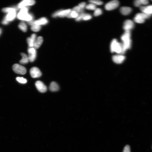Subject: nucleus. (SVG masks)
<instances>
[{"instance_id":"obj_1","label":"nucleus","mask_w":152,"mask_h":152,"mask_svg":"<svg viewBox=\"0 0 152 152\" xmlns=\"http://www.w3.org/2000/svg\"><path fill=\"white\" fill-rule=\"evenodd\" d=\"M121 39L123 42V43H122L123 48L122 54H123L127 50L130 49L131 47L132 42L131 31H125L122 35Z\"/></svg>"},{"instance_id":"obj_2","label":"nucleus","mask_w":152,"mask_h":152,"mask_svg":"<svg viewBox=\"0 0 152 152\" xmlns=\"http://www.w3.org/2000/svg\"><path fill=\"white\" fill-rule=\"evenodd\" d=\"M29 7H24L21 8L17 15L19 20L26 21L28 22L33 20L34 17L31 14L28 13Z\"/></svg>"},{"instance_id":"obj_3","label":"nucleus","mask_w":152,"mask_h":152,"mask_svg":"<svg viewBox=\"0 0 152 152\" xmlns=\"http://www.w3.org/2000/svg\"><path fill=\"white\" fill-rule=\"evenodd\" d=\"M110 48L111 53L115 52L118 54H121L122 53L123 48L122 43L118 42L116 39H113L111 42Z\"/></svg>"},{"instance_id":"obj_4","label":"nucleus","mask_w":152,"mask_h":152,"mask_svg":"<svg viewBox=\"0 0 152 152\" xmlns=\"http://www.w3.org/2000/svg\"><path fill=\"white\" fill-rule=\"evenodd\" d=\"M151 15L144 13L137 14L134 18L135 22L139 23H143L145 22V20L150 18Z\"/></svg>"},{"instance_id":"obj_5","label":"nucleus","mask_w":152,"mask_h":152,"mask_svg":"<svg viewBox=\"0 0 152 152\" xmlns=\"http://www.w3.org/2000/svg\"><path fill=\"white\" fill-rule=\"evenodd\" d=\"M12 69L14 71L18 74L24 75L27 72L26 69L25 67L18 64L13 65Z\"/></svg>"},{"instance_id":"obj_6","label":"nucleus","mask_w":152,"mask_h":152,"mask_svg":"<svg viewBox=\"0 0 152 152\" xmlns=\"http://www.w3.org/2000/svg\"><path fill=\"white\" fill-rule=\"evenodd\" d=\"M71 11V10L70 9L59 10L53 13L52 15V17L53 18L57 17H64L67 16Z\"/></svg>"},{"instance_id":"obj_7","label":"nucleus","mask_w":152,"mask_h":152,"mask_svg":"<svg viewBox=\"0 0 152 152\" xmlns=\"http://www.w3.org/2000/svg\"><path fill=\"white\" fill-rule=\"evenodd\" d=\"M119 5V2L116 0H114L108 3L105 5L106 10H111L117 8Z\"/></svg>"},{"instance_id":"obj_8","label":"nucleus","mask_w":152,"mask_h":152,"mask_svg":"<svg viewBox=\"0 0 152 152\" xmlns=\"http://www.w3.org/2000/svg\"><path fill=\"white\" fill-rule=\"evenodd\" d=\"M48 23L47 19L45 17L40 18L36 20L28 22L29 25L32 26L33 24L41 26L47 24Z\"/></svg>"},{"instance_id":"obj_9","label":"nucleus","mask_w":152,"mask_h":152,"mask_svg":"<svg viewBox=\"0 0 152 152\" xmlns=\"http://www.w3.org/2000/svg\"><path fill=\"white\" fill-rule=\"evenodd\" d=\"M29 53L28 58L29 61L33 62L36 59V51L34 48L29 47L28 50Z\"/></svg>"},{"instance_id":"obj_10","label":"nucleus","mask_w":152,"mask_h":152,"mask_svg":"<svg viewBox=\"0 0 152 152\" xmlns=\"http://www.w3.org/2000/svg\"><path fill=\"white\" fill-rule=\"evenodd\" d=\"M35 3V1L34 0H24L19 3L18 7V8L21 9L22 8L32 6Z\"/></svg>"},{"instance_id":"obj_11","label":"nucleus","mask_w":152,"mask_h":152,"mask_svg":"<svg viewBox=\"0 0 152 152\" xmlns=\"http://www.w3.org/2000/svg\"><path fill=\"white\" fill-rule=\"evenodd\" d=\"M30 74L31 77L33 78H39L42 75V73L38 68L34 67L31 68L30 70Z\"/></svg>"},{"instance_id":"obj_12","label":"nucleus","mask_w":152,"mask_h":152,"mask_svg":"<svg viewBox=\"0 0 152 152\" xmlns=\"http://www.w3.org/2000/svg\"><path fill=\"white\" fill-rule=\"evenodd\" d=\"M134 24L132 20H128L124 22L123 25V29L125 31H130L133 29Z\"/></svg>"},{"instance_id":"obj_13","label":"nucleus","mask_w":152,"mask_h":152,"mask_svg":"<svg viewBox=\"0 0 152 152\" xmlns=\"http://www.w3.org/2000/svg\"><path fill=\"white\" fill-rule=\"evenodd\" d=\"M35 85L37 89L40 93H44L47 91V88L46 86L41 81H38L35 83Z\"/></svg>"},{"instance_id":"obj_14","label":"nucleus","mask_w":152,"mask_h":152,"mask_svg":"<svg viewBox=\"0 0 152 152\" xmlns=\"http://www.w3.org/2000/svg\"><path fill=\"white\" fill-rule=\"evenodd\" d=\"M125 59V57L122 55H115L112 57L113 61L117 64H121L122 63Z\"/></svg>"},{"instance_id":"obj_15","label":"nucleus","mask_w":152,"mask_h":152,"mask_svg":"<svg viewBox=\"0 0 152 152\" xmlns=\"http://www.w3.org/2000/svg\"><path fill=\"white\" fill-rule=\"evenodd\" d=\"M16 16V10H14L8 13L5 17L4 19L9 22V21H12L14 20Z\"/></svg>"},{"instance_id":"obj_16","label":"nucleus","mask_w":152,"mask_h":152,"mask_svg":"<svg viewBox=\"0 0 152 152\" xmlns=\"http://www.w3.org/2000/svg\"><path fill=\"white\" fill-rule=\"evenodd\" d=\"M36 35L34 34H32L31 37L27 39V41L29 47H34L35 42L36 40Z\"/></svg>"},{"instance_id":"obj_17","label":"nucleus","mask_w":152,"mask_h":152,"mask_svg":"<svg viewBox=\"0 0 152 152\" xmlns=\"http://www.w3.org/2000/svg\"><path fill=\"white\" fill-rule=\"evenodd\" d=\"M140 10L143 13L151 15H152V5L141 7Z\"/></svg>"},{"instance_id":"obj_18","label":"nucleus","mask_w":152,"mask_h":152,"mask_svg":"<svg viewBox=\"0 0 152 152\" xmlns=\"http://www.w3.org/2000/svg\"><path fill=\"white\" fill-rule=\"evenodd\" d=\"M120 11L122 14L124 15H127L131 13L132 9L129 7H123L121 8Z\"/></svg>"},{"instance_id":"obj_19","label":"nucleus","mask_w":152,"mask_h":152,"mask_svg":"<svg viewBox=\"0 0 152 152\" xmlns=\"http://www.w3.org/2000/svg\"><path fill=\"white\" fill-rule=\"evenodd\" d=\"M43 41V38L42 37L39 36L37 38L34 45V48L35 49H37L39 48L42 44Z\"/></svg>"},{"instance_id":"obj_20","label":"nucleus","mask_w":152,"mask_h":152,"mask_svg":"<svg viewBox=\"0 0 152 152\" xmlns=\"http://www.w3.org/2000/svg\"><path fill=\"white\" fill-rule=\"evenodd\" d=\"M21 55L22 57V58L20 61V63L22 64H28L29 61L28 57L25 53H21Z\"/></svg>"},{"instance_id":"obj_21","label":"nucleus","mask_w":152,"mask_h":152,"mask_svg":"<svg viewBox=\"0 0 152 152\" xmlns=\"http://www.w3.org/2000/svg\"><path fill=\"white\" fill-rule=\"evenodd\" d=\"M50 91L52 92H56L59 89V86L58 84L55 82H53L50 84L49 86Z\"/></svg>"},{"instance_id":"obj_22","label":"nucleus","mask_w":152,"mask_h":152,"mask_svg":"<svg viewBox=\"0 0 152 152\" xmlns=\"http://www.w3.org/2000/svg\"><path fill=\"white\" fill-rule=\"evenodd\" d=\"M79 14L74 10H71V12L67 16L69 18H77Z\"/></svg>"},{"instance_id":"obj_23","label":"nucleus","mask_w":152,"mask_h":152,"mask_svg":"<svg viewBox=\"0 0 152 152\" xmlns=\"http://www.w3.org/2000/svg\"><path fill=\"white\" fill-rule=\"evenodd\" d=\"M18 28L24 32H26L27 30V26L26 24L22 21L18 25Z\"/></svg>"},{"instance_id":"obj_24","label":"nucleus","mask_w":152,"mask_h":152,"mask_svg":"<svg viewBox=\"0 0 152 152\" xmlns=\"http://www.w3.org/2000/svg\"><path fill=\"white\" fill-rule=\"evenodd\" d=\"M31 26V30L32 31L35 32H39L41 29V26H40L33 24Z\"/></svg>"},{"instance_id":"obj_25","label":"nucleus","mask_w":152,"mask_h":152,"mask_svg":"<svg viewBox=\"0 0 152 152\" xmlns=\"http://www.w3.org/2000/svg\"><path fill=\"white\" fill-rule=\"evenodd\" d=\"M17 9L15 8H4L2 9V11L4 13H9L14 10H17Z\"/></svg>"},{"instance_id":"obj_26","label":"nucleus","mask_w":152,"mask_h":152,"mask_svg":"<svg viewBox=\"0 0 152 152\" xmlns=\"http://www.w3.org/2000/svg\"><path fill=\"white\" fill-rule=\"evenodd\" d=\"M85 8L86 9L91 10H95L96 9V5L92 3L86 5Z\"/></svg>"},{"instance_id":"obj_27","label":"nucleus","mask_w":152,"mask_h":152,"mask_svg":"<svg viewBox=\"0 0 152 152\" xmlns=\"http://www.w3.org/2000/svg\"><path fill=\"white\" fill-rule=\"evenodd\" d=\"M102 10L99 8H96L94 10V15L95 17L99 16L102 14Z\"/></svg>"},{"instance_id":"obj_28","label":"nucleus","mask_w":152,"mask_h":152,"mask_svg":"<svg viewBox=\"0 0 152 152\" xmlns=\"http://www.w3.org/2000/svg\"><path fill=\"white\" fill-rule=\"evenodd\" d=\"M89 2L95 5H101L103 4L102 2L98 0H91V1H90Z\"/></svg>"},{"instance_id":"obj_29","label":"nucleus","mask_w":152,"mask_h":152,"mask_svg":"<svg viewBox=\"0 0 152 152\" xmlns=\"http://www.w3.org/2000/svg\"><path fill=\"white\" fill-rule=\"evenodd\" d=\"M16 80L18 82L21 83L25 84L27 82V80L23 77H18L16 78Z\"/></svg>"},{"instance_id":"obj_30","label":"nucleus","mask_w":152,"mask_h":152,"mask_svg":"<svg viewBox=\"0 0 152 152\" xmlns=\"http://www.w3.org/2000/svg\"><path fill=\"white\" fill-rule=\"evenodd\" d=\"M72 10H74L77 12L79 14H80L83 13V10L81 9V8L78 6L74 7L73 9Z\"/></svg>"},{"instance_id":"obj_31","label":"nucleus","mask_w":152,"mask_h":152,"mask_svg":"<svg viewBox=\"0 0 152 152\" xmlns=\"http://www.w3.org/2000/svg\"><path fill=\"white\" fill-rule=\"evenodd\" d=\"M92 18V16L90 15L85 13L83 16L82 20L85 21L88 20H91Z\"/></svg>"},{"instance_id":"obj_32","label":"nucleus","mask_w":152,"mask_h":152,"mask_svg":"<svg viewBox=\"0 0 152 152\" xmlns=\"http://www.w3.org/2000/svg\"><path fill=\"white\" fill-rule=\"evenodd\" d=\"M85 14V13H83L80 14L79 15L78 17L76 18V20L77 21H79L82 20L83 16Z\"/></svg>"},{"instance_id":"obj_33","label":"nucleus","mask_w":152,"mask_h":152,"mask_svg":"<svg viewBox=\"0 0 152 152\" xmlns=\"http://www.w3.org/2000/svg\"><path fill=\"white\" fill-rule=\"evenodd\" d=\"M123 152H131L130 146L129 145H126L125 146Z\"/></svg>"},{"instance_id":"obj_34","label":"nucleus","mask_w":152,"mask_h":152,"mask_svg":"<svg viewBox=\"0 0 152 152\" xmlns=\"http://www.w3.org/2000/svg\"><path fill=\"white\" fill-rule=\"evenodd\" d=\"M134 4L135 6L136 7H140L142 4H141L140 0H136L134 1Z\"/></svg>"},{"instance_id":"obj_35","label":"nucleus","mask_w":152,"mask_h":152,"mask_svg":"<svg viewBox=\"0 0 152 152\" xmlns=\"http://www.w3.org/2000/svg\"><path fill=\"white\" fill-rule=\"evenodd\" d=\"M86 4L85 2L81 3L80 4L78 5V6H79L81 9L83 10L84 9V8L86 7Z\"/></svg>"},{"instance_id":"obj_36","label":"nucleus","mask_w":152,"mask_h":152,"mask_svg":"<svg viewBox=\"0 0 152 152\" xmlns=\"http://www.w3.org/2000/svg\"><path fill=\"white\" fill-rule=\"evenodd\" d=\"M5 19H4L2 21V23L4 24V25H6L9 23Z\"/></svg>"},{"instance_id":"obj_37","label":"nucleus","mask_w":152,"mask_h":152,"mask_svg":"<svg viewBox=\"0 0 152 152\" xmlns=\"http://www.w3.org/2000/svg\"><path fill=\"white\" fill-rule=\"evenodd\" d=\"M2 32V29L1 28H0V35H1V34Z\"/></svg>"}]
</instances>
